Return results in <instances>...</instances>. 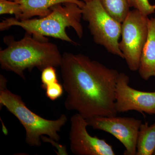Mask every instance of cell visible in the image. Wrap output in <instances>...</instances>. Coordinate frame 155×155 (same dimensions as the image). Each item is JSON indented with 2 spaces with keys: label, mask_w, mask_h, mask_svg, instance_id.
<instances>
[{
  "label": "cell",
  "mask_w": 155,
  "mask_h": 155,
  "mask_svg": "<svg viewBox=\"0 0 155 155\" xmlns=\"http://www.w3.org/2000/svg\"><path fill=\"white\" fill-rule=\"evenodd\" d=\"M147 37L142 51L138 72L140 77L147 81L155 77V16L149 18Z\"/></svg>",
  "instance_id": "cell-10"
},
{
  "label": "cell",
  "mask_w": 155,
  "mask_h": 155,
  "mask_svg": "<svg viewBox=\"0 0 155 155\" xmlns=\"http://www.w3.org/2000/svg\"><path fill=\"white\" fill-rule=\"evenodd\" d=\"M7 48L0 51L1 68L11 71L25 79L24 72L35 68L42 71L50 67H60L62 55L57 45L50 42L47 38H37L25 32L19 41L13 36L4 39Z\"/></svg>",
  "instance_id": "cell-2"
},
{
  "label": "cell",
  "mask_w": 155,
  "mask_h": 155,
  "mask_svg": "<svg viewBox=\"0 0 155 155\" xmlns=\"http://www.w3.org/2000/svg\"><path fill=\"white\" fill-rule=\"evenodd\" d=\"M2 131L3 133L5 134V135H7L8 134V129H7V127H6V126L4 125V123H3L2 121Z\"/></svg>",
  "instance_id": "cell-20"
},
{
  "label": "cell",
  "mask_w": 155,
  "mask_h": 155,
  "mask_svg": "<svg viewBox=\"0 0 155 155\" xmlns=\"http://www.w3.org/2000/svg\"><path fill=\"white\" fill-rule=\"evenodd\" d=\"M153 155H155V151Z\"/></svg>",
  "instance_id": "cell-22"
},
{
  "label": "cell",
  "mask_w": 155,
  "mask_h": 155,
  "mask_svg": "<svg viewBox=\"0 0 155 155\" xmlns=\"http://www.w3.org/2000/svg\"><path fill=\"white\" fill-rule=\"evenodd\" d=\"M41 140L42 141L45 142L50 143L51 144L55 147L58 151L57 152V154L59 155H68V153L67 152V149H66V147L64 146L61 145L59 144L57 141L54 140L52 139L48 138L46 137L42 136L41 137Z\"/></svg>",
  "instance_id": "cell-18"
},
{
  "label": "cell",
  "mask_w": 155,
  "mask_h": 155,
  "mask_svg": "<svg viewBox=\"0 0 155 155\" xmlns=\"http://www.w3.org/2000/svg\"><path fill=\"white\" fill-rule=\"evenodd\" d=\"M41 72V87L44 89L45 90L48 85L58 82L55 67H47Z\"/></svg>",
  "instance_id": "cell-16"
},
{
  "label": "cell",
  "mask_w": 155,
  "mask_h": 155,
  "mask_svg": "<svg viewBox=\"0 0 155 155\" xmlns=\"http://www.w3.org/2000/svg\"><path fill=\"white\" fill-rule=\"evenodd\" d=\"M127 2L130 8L138 10L145 16L155 13V5H151L149 0H127Z\"/></svg>",
  "instance_id": "cell-15"
},
{
  "label": "cell",
  "mask_w": 155,
  "mask_h": 155,
  "mask_svg": "<svg viewBox=\"0 0 155 155\" xmlns=\"http://www.w3.org/2000/svg\"><path fill=\"white\" fill-rule=\"evenodd\" d=\"M79 1H82V2H89V1H91V0H79Z\"/></svg>",
  "instance_id": "cell-21"
},
{
  "label": "cell",
  "mask_w": 155,
  "mask_h": 155,
  "mask_svg": "<svg viewBox=\"0 0 155 155\" xmlns=\"http://www.w3.org/2000/svg\"><path fill=\"white\" fill-rule=\"evenodd\" d=\"M19 3L22 13L19 20L31 19L35 16L43 17L51 12V8L55 5L63 3H74L82 8L85 2L79 0H11Z\"/></svg>",
  "instance_id": "cell-11"
},
{
  "label": "cell",
  "mask_w": 155,
  "mask_h": 155,
  "mask_svg": "<svg viewBox=\"0 0 155 155\" xmlns=\"http://www.w3.org/2000/svg\"><path fill=\"white\" fill-rule=\"evenodd\" d=\"M81 18L82 10L78 5L74 3H63L53 6L49 14L39 19L21 20L12 17L5 18L0 22V30L19 26L37 38L44 39L46 36L51 37L77 45L78 44L68 36L66 29L72 27L78 37L82 38Z\"/></svg>",
  "instance_id": "cell-3"
},
{
  "label": "cell",
  "mask_w": 155,
  "mask_h": 155,
  "mask_svg": "<svg viewBox=\"0 0 155 155\" xmlns=\"http://www.w3.org/2000/svg\"><path fill=\"white\" fill-rule=\"evenodd\" d=\"M86 119L77 114L70 119V149L75 155H115L113 146L104 139L92 136L87 130Z\"/></svg>",
  "instance_id": "cell-8"
},
{
  "label": "cell",
  "mask_w": 155,
  "mask_h": 155,
  "mask_svg": "<svg viewBox=\"0 0 155 155\" xmlns=\"http://www.w3.org/2000/svg\"><path fill=\"white\" fill-rule=\"evenodd\" d=\"M82 10V19L88 22L94 42L102 46L108 52L124 59L119 48L122 23L108 14L99 0L85 2Z\"/></svg>",
  "instance_id": "cell-5"
},
{
  "label": "cell",
  "mask_w": 155,
  "mask_h": 155,
  "mask_svg": "<svg viewBox=\"0 0 155 155\" xmlns=\"http://www.w3.org/2000/svg\"><path fill=\"white\" fill-rule=\"evenodd\" d=\"M21 6L19 3L11 0H0V14H14L15 18L19 19L22 14Z\"/></svg>",
  "instance_id": "cell-14"
},
{
  "label": "cell",
  "mask_w": 155,
  "mask_h": 155,
  "mask_svg": "<svg viewBox=\"0 0 155 155\" xmlns=\"http://www.w3.org/2000/svg\"><path fill=\"white\" fill-rule=\"evenodd\" d=\"M155 151V123H142L137 135L136 155H153Z\"/></svg>",
  "instance_id": "cell-12"
},
{
  "label": "cell",
  "mask_w": 155,
  "mask_h": 155,
  "mask_svg": "<svg viewBox=\"0 0 155 155\" xmlns=\"http://www.w3.org/2000/svg\"><path fill=\"white\" fill-rule=\"evenodd\" d=\"M7 81H8L3 75H0V88L1 89L6 88Z\"/></svg>",
  "instance_id": "cell-19"
},
{
  "label": "cell",
  "mask_w": 155,
  "mask_h": 155,
  "mask_svg": "<svg viewBox=\"0 0 155 155\" xmlns=\"http://www.w3.org/2000/svg\"><path fill=\"white\" fill-rule=\"evenodd\" d=\"M108 14L122 23L130 11L127 0H99Z\"/></svg>",
  "instance_id": "cell-13"
},
{
  "label": "cell",
  "mask_w": 155,
  "mask_h": 155,
  "mask_svg": "<svg viewBox=\"0 0 155 155\" xmlns=\"http://www.w3.org/2000/svg\"><path fill=\"white\" fill-rule=\"evenodd\" d=\"M94 130L110 134L125 147L123 154L136 155L137 135L142 121L132 117L98 116L86 119Z\"/></svg>",
  "instance_id": "cell-7"
},
{
  "label": "cell",
  "mask_w": 155,
  "mask_h": 155,
  "mask_svg": "<svg viewBox=\"0 0 155 155\" xmlns=\"http://www.w3.org/2000/svg\"><path fill=\"white\" fill-rule=\"evenodd\" d=\"M129 76L119 73L116 89L115 109L119 113L134 110L155 115V91L146 92L129 86Z\"/></svg>",
  "instance_id": "cell-9"
},
{
  "label": "cell",
  "mask_w": 155,
  "mask_h": 155,
  "mask_svg": "<svg viewBox=\"0 0 155 155\" xmlns=\"http://www.w3.org/2000/svg\"><path fill=\"white\" fill-rule=\"evenodd\" d=\"M149 18L136 9L130 11L122 23L119 48L128 68L138 71L142 51L147 37Z\"/></svg>",
  "instance_id": "cell-6"
},
{
  "label": "cell",
  "mask_w": 155,
  "mask_h": 155,
  "mask_svg": "<svg viewBox=\"0 0 155 155\" xmlns=\"http://www.w3.org/2000/svg\"><path fill=\"white\" fill-rule=\"evenodd\" d=\"M61 71L68 110L84 119L116 116V89L119 73L82 54L64 53Z\"/></svg>",
  "instance_id": "cell-1"
},
{
  "label": "cell",
  "mask_w": 155,
  "mask_h": 155,
  "mask_svg": "<svg viewBox=\"0 0 155 155\" xmlns=\"http://www.w3.org/2000/svg\"><path fill=\"white\" fill-rule=\"evenodd\" d=\"M63 85L55 82L50 84L46 88V95L48 98L51 101H54L58 99L62 95L64 91Z\"/></svg>",
  "instance_id": "cell-17"
},
{
  "label": "cell",
  "mask_w": 155,
  "mask_h": 155,
  "mask_svg": "<svg viewBox=\"0 0 155 155\" xmlns=\"http://www.w3.org/2000/svg\"><path fill=\"white\" fill-rule=\"evenodd\" d=\"M0 106L1 109L2 107H5L23 125L25 130V143L31 147L41 146V137L43 135L59 141L61 137L58 133L68 120L65 114L54 120L41 117L26 107L21 97L7 88L0 90Z\"/></svg>",
  "instance_id": "cell-4"
}]
</instances>
